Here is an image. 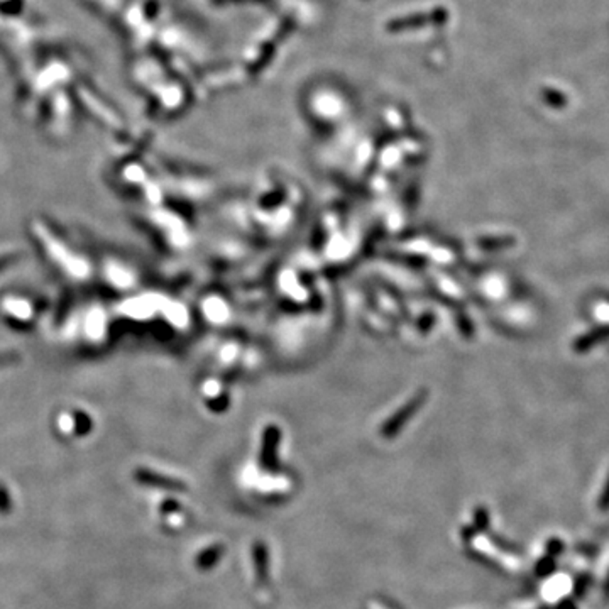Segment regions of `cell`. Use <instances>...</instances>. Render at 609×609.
<instances>
[{"label":"cell","mask_w":609,"mask_h":609,"mask_svg":"<svg viewBox=\"0 0 609 609\" xmlns=\"http://www.w3.org/2000/svg\"><path fill=\"white\" fill-rule=\"evenodd\" d=\"M420 403H421V400H420V398H415V400H413V401H412V403H410L408 406H405V408H403V410H401V412H400V413H398V415H396V418H395V420H391V424H389V428H388V430H389V432H391V430H396V428H400V426L405 424V420H406V418H410V416H412V415H413V413H415V412H416L418 405H420Z\"/></svg>","instance_id":"6da1fadb"}]
</instances>
